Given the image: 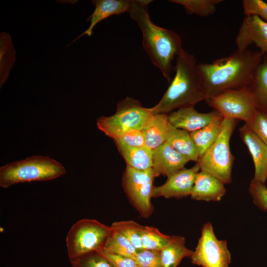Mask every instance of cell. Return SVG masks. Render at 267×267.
Returning <instances> with one entry per match:
<instances>
[{"label":"cell","mask_w":267,"mask_h":267,"mask_svg":"<svg viewBox=\"0 0 267 267\" xmlns=\"http://www.w3.org/2000/svg\"><path fill=\"white\" fill-rule=\"evenodd\" d=\"M237 121L223 118L218 137L196 162L200 171L213 175L224 184L232 181L234 157L230 151V140Z\"/></svg>","instance_id":"5b68a950"},{"label":"cell","mask_w":267,"mask_h":267,"mask_svg":"<svg viewBox=\"0 0 267 267\" xmlns=\"http://www.w3.org/2000/svg\"><path fill=\"white\" fill-rule=\"evenodd\" d=\"M66 173L65 167L48 156H33L0 168V186L7 188L19 183L45 181Z\"/></svg>","instance_id":"277c9868"},{"label":"cell","mask_w":267,"mask_h":267,"mask_svg":"<svg viewBox=\"0 0 267 267\" xmlns=\"http://www.w3.org/2000/svg\"><path fill=\"white\" fill-rule=\"evenodd\" d=\"M150 0H131L129 11L142 35L144 50L152 63L168 82L171 79L173 61L183 49L180 36L176 32L155 24L148 12Z\"/></svg>","instance_id":"7a4b0ae2"},{"label":"cell","mask_w":267,"mask_h":267,"mask_svg":"<svg viewBox=\"0 0 267 267\" xmlns=\"http://www.w3.org/2000/svg\"><path fill=\"white\" fill-rule=\"evenodd\" d=\"M95 6L93 12L87 20L89 22V28L78 36L71 44L84 35L90 36L95 25L99 22L114 15L129 12L131 0H95L92 1Z\"/></svg>","instance_id":"e0dca14e"},{"label":"cell","mask_w":267,"mask_h":267,"mask_svg":"<svg viewBox=\"0 0 267 267\" xmlns=\"http://www.w3.org/2000/svg\"><path fill=\"white\" fill-rule=\"evenodd\" d=\"M249 192L254 204L260 209L267 211V187L265 183L252 180Z\"/></svg>","instance_id":"4dcf8cb0"},{"label":"cell","mask_w":267,"mask_h":267,"mask_svg":"<svg viewBox=\"0 0 267 267\" xmlns=\"http://www.w3.org/2000/svg\"><path fill=\"white\" fill-rule=\"evenodd\" d=\"M247 124L267 146V114L258 110L252 121Z\"/></svg>","instance_id":"d6a6232c"},{"label":"cell","mask_w":267,"mask_h":267,"mask_svg":"<svg viewBox=\"0 0 267 267\" xmlns=\"http://www.w3.org/2000/svg\"><path fill=\"white\" fill-rule=\"evenodd\" d=\"M240 137L253 159L255 174L253 180L265 183L267 179V146L245 124L239 129Z\"/></svg>","instance_id":"5bb4252c"},{"label":"cell","mask_w":267,"mask_h":267,"mask_svg":"<svg viewBox=\"0 0 267 267\" xmlns=\"http://www.w3.org/2000/svg\"><path fill=\"white\" fill-rule=\"evenodd\" d=\"M197 163L190 168H183L167 177L162 185L154 186L152 197L181 198L190 195L197 174L200 171Z\"/></svg>","instance_id":"8fae6325"},{"label":"cell","mask_w":267,"mask_h":267,"mask_svg":"<svg viewBox=\"0 0 267 267\" xmlns=\"http://www.w3.org/2000/svg\"><path fill=\"white\" fill-rule=\"evenodd\" d=\"M112 231L111 226L95 220L84 219L76 222L66 237L69 261L101 250Z\"/></svg>","instance_id":"52a82bcc"},{"label":"cell","mask_w":267,"mask_h":267,"mask_svg":"<svg viewBox=\"0 0 267 267\" xmlns=\"http://www.w3.org/2000/svg\"><path fill=\"white\" fill-rule=\"evenodd\" d=\"M166 142L190 161H198L199 155L190 133L175 128L169 124Z\"/></svg>","instance_id":"ffe728a7"},{"label":"cell","mask_w":267,"mask_h":267,"mask_svg":"<svg viewBox=\"0 0 267 267\" xmlns=\"http://www.w3.org/2000/svg\"><path fill=\"white\" fill-rule=\"evenodd\" d=\"M97 252L106 258L113 267H134L136 264L130 258L114 254L100 250Z\"/></svg>","instance_id":"e575fe53"},{"label":"cell","mask_w":267,"mask_h":267,"mask_svg":"<svg viewBox=\"0 0 267 267\" xmlns=\"http://www.w3.org/2000/svg\"><path fill=\"white\" fill-rule=\"evenodd\" d=\"M117 139L131 146L142 147L145 145L143 134L140 130H129L115 139Z\"/></svg>","instance_id":"836d02e7"},{"label":"cell","mask_w":267,"mask_h":267,"mask_svg":"<svg viewBox=\"0 0 267 267\" xmlns=\"http://www.w3.org/2000/svg\"><path fill=\"white\" fill-rule=\"evenodd\" d=\"M71 267H113L99 253L93 252L70 261Z\"/></svg>","instance_id":"f1b7e54d"},{"label":"cell","mask_w":267,"mask_h":267,"mask_svg":"<svg viewBox=\"0 0 267 267\" xmlns=\"http://www.w3.org/2000/svg\"><path fill=\"white\" fill-rule=\"evenodd\" d=\"M101 250L132 259L137 251L125 236L113 228Z\"/></svg>","instance_id":"cb8c5ba5"},{"label":"cell","mask_w":267,"mask_h":267,"mask_svg":"<svg viewBox=\"0 0 267 267\" xmlns=\"http://www.w3.org/2000/svg\"><path fill=\"white\" fill-rule=\"evenodd\" d=\"M168 118L172 126L192 133L223 117L216 110L201 113L197 111L194 107H188L171 112L168 114Z\"/></svg>","instance_id":"4fadbf2b"},{"label":"cell","mask_w":267,"mask_h":267,"mask_svg":"<svg viewBox=\"0 0 267 267\" xmlns=\"http://www.w3.org/2000/svg\"><path fill=\"white\" fill-rule=\"evenodd\" d=\"M141 267H163L160 251L142 249L137 250L133 259Z\"/></svg>","instance_id":"f546056e"},{"label":"cell","mask_w":267,"mask_h":267,"mask_svg":"<svg viewBox=\"0 0 267 267\" xmlns=\"http://www.w3.org/2000/svg\"><path fill=\"white\" fill-rule=\"evenodd\" d=\"M169 126L168 114H154L142 130L145 146L153 150L165 142Z\"/></svg>","instance_id":"d6986e66"},{"label":"cell","mask_w":267,"mask_h":267,"mask_svg":"<svg viewBox=\"0 0 267 267\" xmlns=\"http://www.w3.org/2000/svg\"><path fill=\"white\" fill-rule=\"evenodd\" d=\"M190 258L193 264L202 267H228L231 262L226 241L217 238L210 222L203 226L197 246Z\"/></svg>","instance_id":"30bf717a"},{"label":"cell","mask_w":267,"mask_h":267,"mask_svg":"<svg viewBox=\"0 0 267 267\" xmlns=\"http://www.w3.org/2000/svg\"><path fill=\"white\" fill-rule=\"evenodd\" d=\"M114 140L127 166L138 170H146L152 168V149L145 145L134 147L128 145L120 139Z\"/></svg>","instance_id":"ac0fdd59"},{"label":"cell","mask_w":267,"mask_h":267,"mask_svg":"<svg viewBox=\"0 0 267 267\" xmlns=\"http://www.w3.org/2000/svg\"><path fill=\"white\" fill-rule=\"evenodd\" d=\"M242 6L246 16L256 15L267 22V2L262 0H244Z\"/></svg>","instance_id":"1f68e13d"},{"label":"cell","mask_w":267,"mask_h":267,"mask_svg":"<svg viewBox=\"0 0 267 267\" xmlns=\"http://www.w3.org/2000/svg\"><path fill=\"white\" fill-rule=\"evenodd\" d=\"M190 161L167 142L152 150V169L155 177L160 175L168 177L184 168Z\"/></svg>","instance_id":"9a60e30c"},{"label":"cell","mask_w":267,"mask_h":267,"mask_svg":"<svg viewBox=\"0 0 267 267\" xmlns=\"http://www.w3.org/2000/svg\"><path fill=\"white\" fill-rule=\"evenodd\" d=\"M262 56L260 51L237 50L211 63L198 64L207 99L227 90L250 86Z\"/></svg>","instance_id":"6da1fadb"},{"label":"cell","mask_w":267,"mask_h":267,"mask_svg":"<svg viewBox=\"0 0 267 267\" xmlns=\"http://www.w3.org/2000/svg\"><path fill=\"white\" fill-rule=\"evenodd\" d=\"M250 87L257 109L267 114V59L258 67Z\"/></svg>","instance_id":"7402d4cb"},{"label":"cell","mask_w":267,"mask_h":267,"mask_svg":"<svg viewBox=\"0 0 267 267\" xmlns=\"http://www.w3.org/2000/svg\"><path fill=\"white\" fill-rule=\"evenodd\" d=\"M185 243L182 236H172L169 243L160 251L163 267H177L183 258L191 257L193 251L188 249Z\"/></svg>","instance_id":"44dd1931"},{"label":"cell","mask_w":267,"mask_h":267,"mask_svg":"<svg viewBox=\"0 0 267 267\" xmlns=\"http://www.w3.org/2000/svg\"><path fill=\"white\" fill-rule=\"evenodd\" d=\"M238 50H245L252 44L263 55L267 53V22L256 15L246 16L235 39Z\"/></svg>","instance_id":"7c38bea8"},{"label":"cell","mask_w":267,"mask_h":267,"mask_svg":"<svg viewBox=\"0 0 267 267\" xmlns=\"http://www.w3.org/2000/svg\"><path fill=\"white\" fill-rule=\"evenodd\" d=\"M134 267H141L139 266H138V265H136Z\"/></svg>","instance_id":"d590c367"},{"label":"cell","mask_w":267,"mask_h":267,"mask_svg":"<svg viewBox=\"0 0 267 267\" xmlns=\"http://www.w3.org/2000/svg\"><path fill=\"white\" fill-rule=\"evenodd\" d=\"M223 118L242 120L249 124L258 109L250 86L225 91L206 100Z\"/></svg>","instance_id":"ba28073f"},{"label":"cell","mask_w":267,"mask_h":267,"mask_svg":"<svg viewBox=\"0 0 267 267\" xmlns=\"http://www.w3.org/2000/svg\"><path fill=\"white\" fill-rule=\"evenodd\" d=\"M142 225L133 221L114 222L111 226L125 236L136 250L142 249L141 241Z\"/></svg>","instance_id":"83f0119b"},{"label":"cell","mask_w":267,"mask_h":267,"mask_svg":"<svg viewBox=\"0 0 267 267\" xmlns=\"http://www.w3.org/2000/svg\"><path fill=\"white\" fill-rule=\"evenodd\" d=\"M224 184L213 175L200 171L197 175L190 196L195 200L219 201L226 192Z\"/></svg>","instance_id":"2e32d148"},{"label":"cell","mask_w":267,"mask_h":267,"mask_svg":"<svg viewBox=\"0 0 267 267\" xmlns=\"http://www.w3.org/2000/svg\"><path fill=\"white\" fill-rule=\"evenodd\" d=\"M223 119L215 120L203 128L190 133L199 158L218 137L222 130Z\"/></svg>","instance_id":"603a6c76"},{"label":"cell","mask_w":267,"mask_h":267,"mask_svg":"<svg viewBox=\"0 0 267 267\" xmlns=\"http://www.w3.org/2000/svg\"><path fill=\"white\" fill-rule=\"evenodd\" d=\"M175 74L159 102L150 109L154 114L194 107L206 100L202 80L194 56L183 50L177 57Z\"/></svg>","instance_id":"3957f363"},{"label":"cell","mask_w":267,"mask_h":267,"mask_svg":"<svg viewBox=\"0 0 267 267\" xmlns=\"http://www.w3.org/2000/svg\"><path fill=\"white\" fill-rule=\"evenodd\" d=\"M170 2L183 6L189 14L207 17L216 11V5L223 1L222 0H171Z\"/></svg>","instance_id":"4316f807"},{"label":"cell","mask_w":267,"mask_h":267,"mask_svg":"<svg viewBox=\"0 0 267 267\" xmlns=\"http://www.w3.org/2000/svg\"><path fill=\"white\" fill-rule=\"evenodd\" d=\"M172 236L161 232L157 228L143 225L141 231L142 249L161 251L170 242Z\"/></svg>","instance_id":"d4e9b609"},{"label":"cell","mask_w":267,"mask_h":267,"mask_svg":"<svg viewBox=\"0 0 267 267\" xmlns=\"http://www.w3.org/2000/svg\"><path fill=\"white\" fill-rule=\"evenodd\" d=\"M154 114L137 100L127 97L119 101L114 114L98 118L99 130L113 140L131 130H142Z\"/></svg>","instance_id":"8992f818"},{"label":"cell","mask_w":267,"mask_h":267,"mask_svg":"<svg viewBox=\"0 0 267 267\" xmlns=\"http://www.w3.org/2000/svg\"><path fill=\"white\" fill-rule=\"evenodd\" d=\"M155 178L151 169L146 170L134 169L127 165L123 176L125 192L133 205L143 218L153 212L151 203Z\"/></svg>","instance_id":"9c48e42d"},{"label":"cell","mask_w":267,"mask_h":267,"mask_svg":"<svg viewBox=\"0 0 267 267\" xmlns=\"http://www.w3.org/2000/svg\"><path fill=\"white\" fill-rule=\"evenodd\" d=\"M14 59L15 51L10 37L2 32L0 34V87L7 79Z\"/></svg>","instance_id":"484cf974"}]
</instances>
